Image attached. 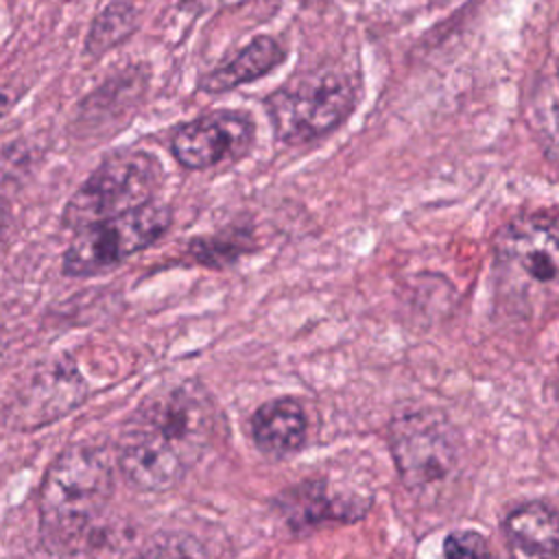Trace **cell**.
I'll return each instance as SVG.
<instances>
[{
    "label": "cell",
    "mask_w": 559,
    "mask_h": 559,
    "mask_svg": "<svg viewBox=\"0 0 559 559\" xmlns=\"http://www.w3.org/2000/svg\"><path fill=\"white\" fill-rule=\"evenodd\" d=\"M218 408L197 380H177L142 400L122 426L118 467L138 491L173 489L218 435Z\"/></svg>",
    "instance_id": "6da1fadb"
},
{
    "label": "cell",
    "mask_w": 559,
    "mask_h": 559,
    "mask_svg": "<svg viewBox=\"0 0 559 559\" xmlns=\"http://www.w3.org/2000/svg\"><path fill=\"white\" fill-rule=\"evenodd\" d=\"M114 493L109 454L90 443L66 448L39 489L44 550L52 559H103L114 544L98 520Z\"/></svg>",
    "instance_id": "7a4b0ae2"
},
{
    "label": "cell",
    "mask_w": 559,
    "mask_h": 559,
    "mask_svg": "<svg viewBox=\"0 0 559 559\" xmlns=\"http://www.w3.org/2000/svg\"><path fill=\"white\" fill-rule=\"evenodd\" d=\"M493 293L513 323L544 325L559 310V216L520 214L493 236Z\"/></svg>",
    "instance_id": "3957f363"
},
{
    "label": "cell",
    "mask_w": 559,
    "mask_h": 559,
    "mask_svg": "<svg viewBox=\"0 0 559 559\" xmlns=\"http://www.w3.org/2000/svg\"><path fill=\"white\" fill-rule=\"evenodd\" d=\"M358 100V81L343 66H319L295 74L264 98L275 138L286 144L319 140L341 127Z\"/></svg>",
    "instance_id": "277c9868"
},
{
    "label": "cell",
    "mask_w": 559,
    "mask_h": 559,
    "mask_svg": "<svg viewBox=\"0 0 559 559\" xmlns=\"http://www.w3.org/2000/svg\"><path fill=\"white\" fill-rule=\"evenodd\" d=\"M389 441L400 478L417 500L437 502L459 480L461 443L441 413H400L391 421Z\"/></svg>",
    "instance_id": "5b68a950"
},
{
    "label": "cell",
    "mask_w": 559,
    "mask_h": 559,
    "mask_svg": "<svg viewBox=\"0 0 559 559\" xmlns=\"http://www.w3.org/2000/svg\"><path fill=\"white\" fill-rule=\"evenodd\" d=\"M164 179L153 153L129 148L107 155L66 203L61 223L79 231L153 201Z\"/></svg>",
    "instance_id": "8992f818"
},
{
    "label": "cell",
    "mask_w": 559,
    "mask_h": 559,
    "mask_svg": "<svg viewBox=\"0 0 559 559\" xmlns=\"http://www.w3.org/2000/svg\"><path fill=\"white\" fill-rule=\"evenodd\" d=\"M170 223V207L148 201L131 212L83 227L74 231L63 253V273L70 277H90L111 271L157 242Z\"/></svg>",
    "instance_id": "52a82bcc"
},
{
    "label": "cell",
    "mask_w": 559,
    "mask_h": 559,
    "mask_svg": "<svg viewBox=\"0 0 559 559\" xmlns=\"http://www.w3.org/2000/svg\"><path fill=\"white\" fill-rule=\"evenodd\" d=\"M253 146V122L240 111H214L179 127L170 153L188 170H205L238 159Z\"/></svg>",
    "instance_id": "ba28073f"
},
{
    "label": "cell",
    "mask_w": 559,
    "mask_h": 559,
    "mask_svg": "<svg viewBox=\"0 0 559 559\" xmlns=\"http://www.w3.org/2000/svg\"><path fill=\"white\" fill-rule=\"evenodd\" d=\"M85 389L81 378L63 362L46 367L33 376L20 395V408L15 411L17 426H39L68 413L83 397Z\"/></svg>",
    "instance_id": "9c48e42d"
},
{
    "label": "cell",
    "mask_w": 559,
    "mask_h": 559,
    "mask_svg": "<svg viewBox=\"0 0 559 559\" xmlns=\"http://www.w3.org/2000/svg\"><path fill=\"white\" fill-rule=\"evenodd\" d=\"M308 435L304 406L293 397H273L251 415V437L271 459H286L301 450Z\"/></svg>",
    "instance_id": "30bf717a"
},
{
    "label": "cell",
    "mask_w": 559,
    "mask_h": 559,
    "mask_svg": "<svg viewBox=\"0 0 559 559\" xmlns=\"http://www.w3.org/2000/svg\"><path fill=\"white\" fill-rule=\"evenodd\" d=\"M509 559H555L559 552V513L544 502H526L504 518Z\"/></svg>",
    "instance_id": "8fae6325"
},
{
    "label": "cell",
    "mask_w": 559,
    "mask_h": 559,
    "mask_svg": "<svg viewBox=\"0 0 559 559\" xmlns=\"http://www.w3.org/2000/svg\"><path fill=\"white\" fill-rule=\"evenodd\" d=\"M284 57L286 52L277 39H273L271 35H258L234 57L203 74L199 79V90L207 94L229 92L234 87L266 76L284 61Z\"/></svg>",
    "instance_id": "7c38bea8"
},
{
    "label": "cell",
    "mask_w": 559,
    "mask_h": 559,
    "mask_svg": "<svg viewBox=\"0 0 559 559\" xmlns=\"http://www.w3.org/2000/svg\"><path fill=\"white\" fill-rule=\"evenodd\" d=\"M526 122L550 157H559V59L550 72L539 74L524 105Z\"/></svg>",
    "instance_id": "4fadbf2b"
},
{
    "label": "cell",
    "mask_w": 559,
    "mask_h": 559,
    "mask_svg": "<svg viewBox=\"0 0 559 559\" xmlns=\"http://www.w3.org/2000/svg\"><path fill=\"white\" fill-rule=\"evenodd\" d=\"M365 507H352L328 493L323 483H304L284 498L286 520L295 526H317L325 520L360 518Z\"/></svg>",
    "instance_id": "5bb4252c"
},
{
    "label": "cell",
    "mask_w": 559,
    "mask_h": 559,
    "mask_svg": "<svg viewBox=\"0 0 559 559\" xmlns=\"http://www.w3.org/2000/svg\"><path fill=\"white\" fill-rule=\"evenodd\" d=\"M138 11L127 0L109 2L90 24L85 37V52L92 57H100L107 50L120 46L129 39L138 28Z\"/></svg>",
    "instance_id": "9a60e30c"
},
{
    "label": "cell",
    "mask_w": 559,
    "mask_h": 559,
    "mask_svg": "<svg viewBox=\"0 0 559 559\" xmlns=\"http://www.w3.org/2000/svg\"><path fill=\"white\" fill-rule=\"evenodd\" d=\"M135 559H207V555L194 537L168 533L155 537Z\"/></svg>",
    "instance_id": "2e32d148"
},
{
    "label": "cell",
    "mask_w": 559,
    "mask_h": 559,
    "mask_svg": "<svg viewBox=\"0 0 559 559\" xmlns=\"http://www.w3.org/2000/svg\"><path fill=\"white\" fill-rule=\"evenodd\" d=\"M445 559H496L489 542L478 531H456L443 542Z\"/></svg>",
    "instance_id": "e0dca14e"
},
{
    "label": "cell",
    "mask_w": 559,
    "mask_h": 559,
    "mask_svg": "<svg viewBox=\"0 0 559 559\" xmlns=\"http://www.w3.org/2000/svg\"><path fill=\"white\" fill-rule=\"evenodd\" d=\"M7 221H9V205H7V201L0 197V236H2V231H4V227H7Z\"/></svg>",
    "instance_id": "ac0fdd59"
}]
</instances>
